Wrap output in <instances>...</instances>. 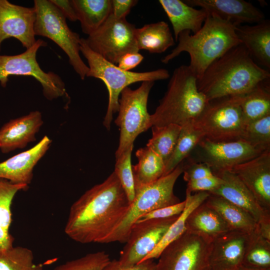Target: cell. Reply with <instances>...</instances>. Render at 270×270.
I'll return each mask as SVG.
<instances>
[{"label":"cell","instance_id":"cell-43","mask_svg":"<svg viewBox=\"0 0 270 270\" xmlns=\"http://www.w3.org/2000/svg\"><path fill=\"white\" fill-rule=\"evenodd\" d=\"M112 14L118 19L126 18L131 8L138 2L136 0H110Z\"/></svg>","mask_w":270,"mask_h":270},{"label":"cell","instance_id":"cell-25","mask_svg":"<svg viewBox=\"0 0 270 270\" xmlns=\"http://www.w3.org/2000/svg\"><path fill=\"white\" fill-rule=\"evenodd\" d=\"M204 202L218 212L230 230L250 234L256 230L258 223L251 215L224 198L210 194Z\"/></svg>","mask_w":270,"mask_h":270},{"label":"cell","instance_id":"cell-23","mask_svg":"<svg viewBox=\"0 0 270 270\" xmlns=\"http://www.w3.org/2000/svg\"><path fill=\"white\" fill-rule=\"evenodd\" d=\"M172 26L176 42L179 34L189 30L196 33L202 27L208 15L203 8L196 9L180 0H160Z\"/></svg>","mask_w":270,"mask_h":270},{"label":"cell","instance_id":"cell-16","mask_svg":"<svg viewBox=\"0 0 270 270\" xmlns=\"http://www.w3.org/2000/svg\"><path fill=\"white\" fill-rule=\"evenodd\" d=\"M228 170L240 180L260 205L270 212V150Z\"/></svg>","mask_w":270,"mask_h":270},{"label":"cell","instance_id":"cell-14","mask_svg":"<svg viewBox=\"0 0 270 270\" xmlns=\"http://www.w3.org/2000/svg\"><path fill=\"white\" fill-rule=\"evenodd\" d=\"M198 159L206 164L213 174L228 170L234 166L251 160L263 152L242 139L226 142H214L202 138L195 148Z\"/></svg>","mask_w":270,"mask_h":270},{"label":"cell","instance_id":"cell-7","mask_svg":"<svg viewBox=\"0 0 270 270\" xmlns=\"http://www.w3.org/2000/svg\"><path fill=\"white\" fill-rule=\"evenodd\" d=\"M34 8L35 36L46 37L60 46L74 71L84 80L89 68L80 56V35L69 28L65 17L50 0H34Z\"/></svg>","mask_w":270,"mask_h":270},{"label":"cell","instance_id":"cell-24","mask_svg":"<svg viewBox=\"0 0 270 270\" xmlns=\"http://www.w3.org/2000/svg\"><path fill=\"white\" fill-rule=\"evenodd\" d=\"M186 230L212 243L216 238L230 230L220 216L204 202L194 208L186 222Z\"/></svg>","mask_w":270,"mask_h":270},{"label":"cell","instance_id":"cell-3","mask_svg":"<svg viewBox=\"0 0 270 270\" xmlns=\"http://www.w3.org/2000/svg\"><path fill=\"white\" fill-rule=\"evenodd\" d=\"M178 44L162 62L168 64L182 52L190 56L188 65L198 79L206 68L216 59L232 48L241 44L235 26L219 17L208 14L202 27L195 34L189 30L180 32Z\"/></svg>","mask_w":270,"mask_h":270},{"label":"cell","instance_id":"cell-19","mask_svg":"<svg viewBox=\"0 0 270 270\" xmlns=\"http://www.w3.org/2000/svg\"><path fill=\"white\" fill-rule=\"evenodd\" d=\"M215 176L220 177L222 182L210 194L220 196L244 210L257 223L270 218V212L260 205L252 194L234 174L226 170Z\"/></svg>","mask_w":270,"mask_h":270},{"label":"cell","instance_id":"cell-46","mask_svg":"<svg viewBox=\"0 0 270 270\" xmlns=\"http://www.w3.org/2000/svg\"><path fill=\"white\" fill-rule=\"evenodd\" d=\"M257 230L262 237L270 242V218L262 220L258 222Z\"/></svg>","mask_w":270,"mask_h":270},{"label":"cell","instance_id":"cell-12","mask_svg":"<svg viewBox=\"0 0 270 270\" xmlns=\"http://www.w3.org/2000/svg\"><path fill=\"white\" fill-rule=\"evenodd\" d=\"M210 244L186 230L162 250L156 270H208Z\"/></svg>","mask_w":270,"mask_h":270},{"label":"cell","instance_id":"cell-22","mask_svg":"<svg viewBox=\"0 0 270 270\" xmlns=\"http://www.w3.org/2000/svg\"><path fill=\"white\" fill-rule=\"evenodd\" d=\"M236 34L253 60L261 67L270 68V22L268 20L252 25L235 26Z\"/></svg>","mask_w":270,"mask_h":270},{"label":"cell","instance_id":"cell-42","mask_svg":"<svg viewBox=\"0 0 270 270\" xmlns=\"http://www.w3.org/2000/svg\"><path fill=\"white\" fill-rule=\"evenodd\" d=\"M103 270H156V262L148 259L132 266H124L118 260H110Z\"/></svg>","mask_w":270,"mask_h":270},{"label":"cell","instance_id":"cell-21","mask_svg":"<svg viewBox=\"0 0 270 270\" xmlns=\"http://www.w3.org/2000/svg\"><path fill=\"white\" fill-rule=\"evenodd\" d=\"M42 124V114L38 110L11 120L0 129L1 151L8 153L16 148H22L28 142L36 140L35 134Z\"/></svg>","mask_w":270,"mask_h":270},{"label":"cell","instance_id":"cell-20","mask_svg":"<svg viewBox=\"0 0 270 270\" xmlns=\"http://www.w3.org/2000/svg\"><path fill=\"white\" fill-rule=\"evenodd\" d=\"M51 140L45 136L30 149L0 162V178L13 184L28 185L33 177V170L48 149Z\"/></svg>","mask_w":270,"mask_h":270},{"label":"cell","instance_id":"cell-6","mask_svg":"<svg viewBox=\"0 0 270 270\" xmlns=\"http://www.w3.org/2000/svg\"><path fill=\"white\" fill-rule=\"evenodd\" d=\"M80 52L87 60L89 70L86 77H93L101 80L105 84L108 92V104L103 122L104 125L110 130L113 114L118 112L119 96L122 90L132 84L138 82H154L166 80L170 78L166 69L144 72L126 71L118 68L98 54L93 52L87 45L85 39L81 38Z\"/></svg>","mask_w":270,"mask_h":270},{"label":"cell","instance_id":"cell-4","mask_svg":"<svg viewBox=\"0 0 270 270\" xmlns=\"http://www.w3.org/2000/svg\"><path fill=\"white\" fill-rule=\"evenodd\" d=\"M208 101L197 86V78L188 66L182 65L173 72L167 90L154 114L152 126L174 124L182 126L194 121Z\"/></svg>","mask_w":270,"mask_h":270},{"label":"cell","instance_id":"cell-17","mask_svg":"<svg viewBox=\"0 0 270 270\" xmlns=\"http://www.w3.org/2000/svg\"><path fill=\"white\" fill-rule=\"evenodd\" d=\"M249 234L229 230L210 244V270H238L242 266Z\"/></svg>","mask_w":270,"mask_h":270},{"label":"cell","instance_id":"cell-45","mask_svg":"<svg viewBox=\"0 0 270 270\" xmlns=\"http://www.w3.org/2000/svg\"><path fill=\"white\" fill-rule=\"evenodd\" d=\"M66 19L72 22L78 20L72 0H50Z\"/></svg>","mask_w":270,"mask_h":270},{"label":"cell","instance_id":"cell-44","mask_svg":"<svg viewBox=\"0 0 270 270\" xmlns=\"http://www.w3.org/2000/svg\"><path fill=\"white\" fill-rule=\"evenodd\" d=\"M144 60V56L139 52H129L123 55L119 60L117 66L126 71L137 66Z\"/></svg>","mask_w":270,"mask_h":270},{"label":"cell","instance_id":"cell-11","mask_svg":"<svg viewBox=\"0 0 270 270\" xmlns=\"http://www.w3.org/2000/svg\"><path fill=\"white\" fill-rule=\"evenodd\" d=\"M135 26L126 18L118 19L110 14L106 20L85 41L94 52L116 65L120 58L129 52H139Z\"/></svg>","mask_w":270,"mask_h":270},{"label":"cell","instance_id":"cell-28","mask_svg":"<svg viewBox=\"0 0 270 270\" xmlns=\"http://www.w3.org/2000/svg\"><path fill=\"white\" fill-rule=\"evenodd\" d=\"M82 32L89 36L96 30L112 13L110 0H72Z\"/></svg>","mask_w":270,"mask_h":270},{"label":"cell","instance_id":"cell-10","mask_svg":"<svg viewBox=\"0 0 270 270\" xmlns=\"http://www.w3.org/2000/svg\"><path fill=\"white\" fill-rule=\"evenodd\" d=\"M46 45L44 40L38 39L22 53L14 56L0 55L1 86L6 87L9 76H30L40 84L44 95L47 99L52 100L62 96L68 97L62 78L52 72H44L37 62L38 49Z\"/></svg>","mask_w":270,"mask_h":270},{"label":"cell","instance_id":"cell-13","mask_svg":"<svg viewBox=\"0 0 270 270\" xmlns=\"http://www.w3.org/2000/svg\"><path fill=\"white\" fill-rule=\"evenodd\" d=\"M180 215L136 222L118 260L124 266L140 262L157 246Z\"/></svg>","mask_w":270,"mask_h":270},{"label":"cell","instance_id":"cell-38","mask_svg":"<svg viewBox=\"0 0 270 270\" xmlns=\"http://www.w3.org/2000/svg\"><path fill=\"white\" fill-rule=\"evenodd\" d=\"M110 260L106 252L98 251L68 261L52 270H103Z\"/></svg>","mask_w":270,"mask_h":270},{"label":"cell","instance_id":"cell-33","mask_svg":"<svg viewBox=\"0 0 270 270\" xmlns=\"http://www.w3.org/2000/svg\"><path fill=\"white\" fill-rule=\"evenodd\" d=\"M181 128L182 126L174 124L152 126V137L146 146L161 157L166 164L174 150Z\"/></svg>","mask_w":270,"mask_h":270},{"label":"cell","instance_id":"cell-15","mask_svg":"<svg viewBox=\"0 0 270 270\" xmlns=\"http://www.w3.org/2000/svg\"><path fill=\"white\" fill-rule=\"evenodd\" d=\"M36 18L34 8L13 4L0 0V51L2 42L13 38L28 49L36 42L34 24Z\"/></svg>","mask_w":270,"mask_h":270},{"label":"cell","instance_id":"cell-27","mask_svg":"<svg viewBox=\"0 0 270 270\" xmlns=\"http://www.w3.org/2000/svg\"><path fill=\"white\" fill-rule=\"evenodd\" d=\"M28 188V185L13 184L0 178V253L14 246V238L10 232L12 221V204L16 193Z\"/></svg>","mask_w":270,"mask_h":270},{"label":"cell","instance_id":"cell-18","mask_svg":"<svg viewBox=\"0 0 270 270\" xmlns=\"http://www.w3.org/2000/svg\"><path fill=\"white\" fill-rule=\"evenodd\" d=\"M188 4L198 6L234 26L253 24L265 20L264 13L252 4L243 0H185Z\"/></svg>","mask_w":270,"mask_h":270},{"label":"cell","instance_id":"cell-36","mask_svg":"<svg viewBox=\"0 0 270 270\" xmlns=\"http://www.w3.org/2000/svg\"><path fill=\"white\" fill-rule=\"evenodd\" d=\"M242 139L263 152L270 150V114L246 125Z\"/></svg>","mask_w":270,"mask_h":270},{"label":"cell","instance_id":"cell-1","mask_svg":"<svg viewBox=\"0 0 270 270\" xmlns=\"http://www.w3.org/2000/svg\"><path fill=\"white\" fill-rule=\"evenodd\" d=\"M130 206L114 172L71 206L64 232L78 242L101 244L120 222Z\"/></svg>","mask_w":270,"mask_h":270},{"label":"cell","instance_id":"cell-34","mask_svg":"<svg viewBox=\"0 0 270 270\" xmlns=\"http://www.w3.org/2000/svg\"><path fill=\"white\" fill-rule=\"evenodd\" d=\"M242 266L258 268H270V242L262 237L257 228L249 234Z\"/></svg>","mask_w":270,"mask_h":270},{"label":"cell","instance_id":"cell-9","mask_svg":"<svg viewBox=\"0 0 270 270\" xmlns=\"http://www.w3.org/2000/svg\"><path fill=\"white\" fill-rule=\"evenodd\" d=\"M154 82H143L136 89L124 88L119 98L118 114L114 120L120 128L119 144L116 158L130 146L140 134L152 126L147 104Z\"/></svg>","mask_w":270,"mask_h":270},{"label":"cell","instance_id":"cell-8","mask_svg":"<svg viewBox=\"0 0 270 270\" xmlns=\"http://www.w3.org/2000/svg\"><path fill=\"white\" fill-rule=\"evenodd\" d=\"M244 95L224 96L208 101L194 121L202 133L204 138L214 142L242 139L245 128L241 110Z\"/></svg>","mask_w":270,"mask_h":270},{"label":"cell","instance_id":"cell-47","mask_svg":"<svg viewBox=\"0 0 270 270\" xmlns=\"http://www.w3.org/2000/svg\"><path fill=\"white\" fill-rule=\"evenodd\" d=\"M238 270H270V269L258 268H254L246 267L242 266Z\"/></svg>","mask_w":270,"mask_h":270},{"label":"cell","instance_id":"cell-5","mask_svg":"<svg viewBox=\"0 0 270 270\" xmlns=\"http://www.w3.org/2000/svg\"><path fill=\"white\" fill-rule=\"evenodd\" d=\"M184 166L182 162L168 174L150 184L136 188L134 198L126 213L101 244L126 243L132 226L140 216L152 210L180 202L174 192V188L183 172Z\"/></svg>","mask_w":270,"mask_h":270},{"label":"cell","instance_id":"cell-37","mask_svg":"<svg viewBox=\"0 0 270 270\" xmlns=\"http://www.w3.org/2000/svg\"><path fill=\"white\" fill-rule=\"evenodd\" d=\"M133 148L134 145L130 146L116 158L114 171L130 204L133 202L135 196L134 182L131 164Z\"/></svg>","mask_w":270,"mask_h":270},{"label":"cell","instance_id":"cell-40","mask_svg":"<svg viewBox=\"0 0 270 270\" xmlns=\"http://www.w3.org/2000/svg\"><path fill=\"white\" fill-rule=\"evenodd\" d=\"M185 204L186 201L184 200L172 206L152 210L140 216L136 222H144L152 219L168 218L180 215L184 210Z\"/></svg>","mask_w":270,"mask_h":270},{"label":"cell","instance_id":"cell-41","mask_svg":"<svg viewBox=\"0 0 270 270\" xmlns=\"http://www.w3.org/2000/svg\"><path fill=\"white\" fill-rule=\"evenodd\" d=\"M222 182L218 176L213 175L199 180L187 182L186 193L192 194L193 192H210L217 188Z\"/></svg>","mask_w":270,"mask_h":270},{"label":"cell","instance_id":"cell-32","mask_svg":"<svg viewBox=\"0 0 270 270\" xmlns=\"http://www.w3.org/2000/svg\"><path fill=\"white\" fill-rule=\"evenodd\" d=\"M202 138V133L195 126L194 122L182 126L174 150L165 164L163 176L171 172L184 162Z\"/></svg>","mask_w":270,"mask_h":270},{"label":"cell","instance_id":"cell-29","mask_svg":"<svg viewBox=\"0 0 270 270\" xmlns=\"http://www.w3.org/2000/svg\"><path fill=\"white\" fill-rule=\"evenodd\" d=\"M209 195L210 193L206 192H198L194 194L186 192L184 200L186 204L184 210L169 228L157 246L141 262L148 259H158L165 248L186 230V222L188 215L194 208L203 203Z\"/></svg>","mask_w":270,"mask_h":270},{"label":"cell","instance_id":"cell-48","mask_svg":"<svg viewBox=\"0 0 270 270\" xmlns=\"http://www.w3.org/2000/svg\"><path fill=\"white\" fill-rule=\"evenodd\" d=\"M208 270H210V269H209Z\"/></svg>","mask_w":270,"mask_h":270},{"label":"cell","instance_id":"cell-26","mask_svg":"<svg viewBox=\"0 0 270 270\" xmlns=\"http://www.w3.org/2000/svg\"><path fill=\"white\" fill-rule=\"evenodd\" d=\"M135 38L139 50H144L152 54L164 52L175 44L169 26L164 21L136 28Z\"/></svg>","mask_w":270,"mask_h":270},{"label":"cell","instance_id":"cell-35","mask_svg":"<svg viewBox=\"0 0 270 270\" xmlns=\"http://www.w3.org/2000/svg\"><path fill=\"white\" fill-rule=\"evenodd\" d=\"M43 270V264L34 262L33 253L27 248L13 246L0 253V270Z\"/></svg>","mask_w":270,"mask_h":270},{"label":"cell","instance_id":"cell-30","mask_svg":"<svg viewBox=\"0 0 270 270\" xmlns=\"http://www.w3.org/2000/svg\"><path fill=\"white\" fill-rule=\"evenodd\" d=\"M270 78L244 95L241 110L245 126L270 114Z\"/></svg>","mask_w":270,"mask_h":270},{"label":"cell","instance_id":"cell-31","mask_svg":"<svg viewBox=\"0 0 270 270\" xmlns=\"http://www.w3.org/2000/svg\"><path fill=\"white\" fill-rule=\"evenodd\" d=\"M138 163L132 166L134 188L150 184L163 176L165 163L146 146L137 150Z\"/></svg>","mask_w":270,"mask_h":270},{"label":"cell","instance_id":"cell-2","mask_svg":"<svg viewBox=\"0 0 270 270\" xmlns=\"http://www.w3.org/2000/svg\"><path fill=\"white\" fill-rule=\"evenodd\" d=\"M270 78L268 70L258 64L240 44L214 60L197 80V86L210 101L245 94Z\"/></svg>","mask_w":270,"mask_h":270},{"label":"cell","instance_id":"cell-39","mask_svg":"<svg viewBox=\"0 0 270 270\" xmlns=\"http://www.w3.org/2000/svg\"><path fill=\"white\" fill-rule=\"evenodd\" d=\"M184 179L186 182L199 180L214 175L210 168L205 163L190 159L188 164L184 163Z\"/></svg>","mask_w":270,"mask_h":270}]
</instances>
